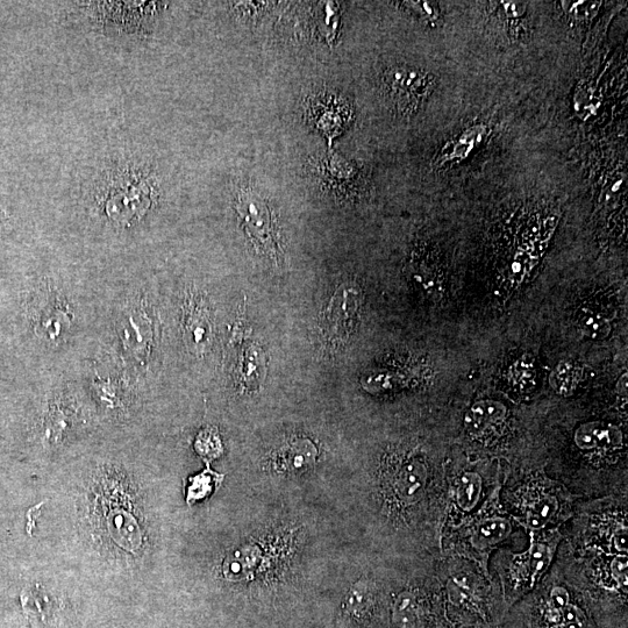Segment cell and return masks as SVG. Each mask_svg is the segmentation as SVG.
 <instances>
[{"instance_id": "cell-3", "label": "cell", "mask_w": 628, "mask_h": 628, "mask_svg": "<svg viewBox=\"0 0 628 628\" xmlns=\"http://www.w3.org/2000/svg\"><path fill=\"white\" fill-rule=\"evenodd\" d=\"M531 546L525 553L512 555L509 567L502 580V596L508 609L537 588L554 560L556 548L561 540L560 532L531 534Z\"/></svg>"}, {"instance_id": "cell-6", "label": "cell", "mask_w": 628, "mask_h": 628, "mask_svg": "<svg viewBox=\"0 0 628 628\" xmlns=\"http://www.w3.org/2000/svg\"><path fill=\"white\" fill-rule=\"evenodd\" d=\"M382 82L385 95L403 116L417 113L437 87V78L433 74L409 66L385 70Z\"/></svg>"}, {"instance_id": "cell-7", "label": "cell", "mask_w": 628, "mask_h": 628, "mask_svg": "<svg viewBox=\"0 0 628 628\" xmlns=\"http://www.w3.org/2000/svg\"><path fill=\"white\" fill-rule=\"evenodd\" d=\"M574 444L594 474L604 475L605 467H612L623 455L625 440L617 426L596 420L577 427Z\"/></svg>"}, {"instance_id": "cell-11", "label": "cell", "mask_w": 628, "mask_h": 628, "mask_svg": "<svg viewBox=\"0 0 628 628\" xmlns=\"http://www.w3.org/2000/svg\"><path fill=\"white\" fill-rule=\"evenodd\" d=\"M512 518L492 515L474 520L467 530V542L477 560L487 558L494 548L512 534Z\"/></svg>"}, {"instance_id": "cell-22", "label": "cell", "mask_w": 628, "mask_h": 628, "mask_svg": "<svg viewBox=\"0 0 628 628\" xmlns=\"http://www.w3.org/2000/svg\"><path fill=\"white\" fill-rule=\"evenodd\" d=\"M509 382L522 391L530 390L535 384V370L530 359H519L509 368Z\"/></svg>"}, {"instance_id": "cell-10", "label": "cell", "mask_w": 628, "mask_h": 628, "mask_svg": "<svg viewBox=\"0 0 628 628\" xmlns=\"http://www.w3.org/2000/svg\"><path fill=\"white\" fill-rule=\"evenodd\" d=\"M185 344L196 354H204L211 346L212 317L208 303L202 296L188 294L182 314Z\"/></svg>"}, {"instance_id": "cell-5", "label": "cell", "mask_w": 628, "mask_h": 628, "mask_svg": "<svg viewBox=\"0 0 628 628\" xmlns=\"http://www.w3.org/2000/svg\"><path fill=\"white\" fill-rule=\"evenodd\" d=\"M235 208H237L241 226L245 228L252 244L262 254L267 255L270 261L280 262L282 251L276 221L266 197L251 185H242L238 191Z\"/></svg>"}, {"instance_id": "cell-25", "label": "cell", "mask_w": 628, "mask_h": 628, "mask_svg": "<svg viewBox=\"0 0 628 628\" xmlns=\"http://www.w3.org/2000/svg\"><path fill=\"white\" fill-rule=\"evenodd\" d=\"M195 447L198 454H201L206 461L218 458L223 452L219 435L214 428H208L199 433Z\"/></svg>"}, {"instance_id": "cell-18", "label": "cell", "mask_w": 628, "mask_h": 628, "mask_svg": "<svg viewBox=\"0 0 628 628\" xmlns=\"http://www.w3.org/2000/svg\"><path fill=\"white\" fill-rule=\"evenodd\" d=\"M317 448L308 439H296L284 446L277 456V462L287 470L308 468L316 461Z\"/></svg>"}, {"instance_id": "cell-14", "label": "cell", "mask_w": 628, "mask_h": 628, "mask_svg": "<svg viewBox=\"0 0 628 628\" xmlns=\"http://www.w3.org/2000/svg\"><path fill=\"white\" fill-rule=\"evenodd\" d=\"M311 116L314 125H316L331 142L351 123L352 111L341 99L324 95L313 99Z\"/></svg>"}, {"instance_id": "cell-27", "label": "cell", "mask_w": 628, "mask_h": 628, "mask_svg": "<svg viewBox=\"0 0 628 628\" xmlns=\"http://www.w3.org/2000/svg\"><path fill=\"white\" fill-rule=\"evenodd\" d=\"M259 349H254V352L247 353L246 358L242 361L241 376L244 377L246 382H258L260 377V368L263 366L261 361V353Z\"/></svg>"}, {"instance_id": "cell-13", "label": "cell", "mask_w": 628, "mask_h": 628, "mask_svg": "<svg viewBox=\"0 0 628 628\" xmlns=\"http://www.w3.org/2000/svg\"><path fill=\"white\" fill-rule=\"evenodd\" d=\"M492 496L494 495H485L483 478L480 474L476 473V471H462V473H456L454 476H451L448 513L456 510L459 513L469 515V513L474 512L482 502H488L487 498Z\"/></svg>"}, {"instance_id": "cell-4", "label": "cell", "mask_w": 628, "mask_h": 628, "mask_svg": "<svg viewBox=\"0 0 628 628\" xmlns=\"http://www.w3.org/2000/svg\"><path fill=\"white\" fill-rule=\"evenodd\" d=\"M68 295L52 284H41L30 304V320L38 339L49 347L69 341L76 314Z\"/></svg>"}, {"instance_id": "cell-24", "label": "cell", "mask_w": 628, "mask_h": 628, "mask_svg": "<svg viewBox=\"0 0 628 628\" xmlns=\"http://www.w3.org/2000/svg\"><path fill=\"white\" fill-rule=\"evenodd\" d=\"M223 476H218L210 469L205 470L204 473L196 477L191 478L192 484L188 489V502H197L199 499H203L213 490V483L220 482Z\"/></svg>"}, {"instance_id": "cell-17", "label": "cell", "mask_w": 628, "mask_h": 628, "mask_svg": "<svg viewBox=\"0 0 628 628\" xmlns=\"http://www.w3.org/2000/svg\"><path fill=\"white\" fill-rule=\"evenodd\" d=\"M110 533L114 541L128 551L141 546L140 528L135 519L123 509L113 510L109 516Z\"/></svg>"}, {"instance_id": "cell-15", "label": "cell", "mask_w": 628, "mask_h": 628, "mask_svg": "<svg viewBox=\"0 0 628 628\" xmlns=\"http://www.w3.org/2000/svg\"><path fill=\"white\" fill-rule=\"evenodd\" d=\"M612 317V310L602 294L585 299L576 311L577 326L587 337L596 340L609 337Z\"/></svg>"}, {"instance_id": "cell-8", "label": "cell", "mask_w": 628, "mask_h": 628, "mask_svg": "<svg viewBox=\"0 0 628 628\" xmlns=\"http://www.w3.org/2000/svg\"><path fill=\"white\" fill-rule=\"evenodd\" d=\"M361 299V291L355 284H342L335 291L321 319L325 338L331 345H345L351 338L359 318Z\"/></svg>"}, {"instance_id": "cell-23", "label": "cell", "mask_w": 628, "mask_h": 628, "mask_svg": "<svg viewBox=\"0 0 628 628\" xmlns=\"http://www.w3.org/2000/svg\"><path fill=\"white\" fill-rule=\"evenodd\" d=\"M602 2H588V0H578V2H560L561 9L567 14L570 19L578 21V23H584V21H590L597 16L599 10H601Z\"/></svg>"}, {"instance_id": "cell-1", "label": "cell", "mask_w": 628, "mask_h": 628, "mask_svg": "<svg viewBox=\"0 0 628 628\" xmlns=\"http://www.w3.org/2000/svg\"><path fill=\"white\" fill-rule=\"evenodd\" d=\"M159 180L151 166L134 159L112 160L92 188L95 216L114 232L133 231L156 210Z\"/></svg>"}, {"instance_id": "cell-21", "label": "cell", "mask_w": 628, "mask_h": 628, "mask_svg": "<svg viewBox=\"0 0 628 628\" xmlns=\"http://www.w3.org/2000/svg\"><path fill=\"white\" fill-rule=\"evenodd\" d=\"M584 380V369L573 362H561L554 370L551 384L562 396L572 395Z\"/></svg>"}, {"instance_id": "cell-28", "label": "cell", "mask_w": 628, "mask_h": 628, "mask_svg": "<svg viewBox=\"0 0 628 628\" xmlns=\"http://www.w3.org/2000/svg\"><path fill=\"white\" fill-rule=\"evenodd\" d=\"M453 628H527L525 618L522 610L519 609L518 605L513 606L510 610L509 615L503 620L501 624L485 626H454Z\"/></svg>"}, {"instance_id": "cell-20", "label": "cell", "mask_w": 628, "mask_h": 628, "mask_svg": "<svg viewBox=\"0 0 628 628\" xmlns=\"http://www.w3.org/2000/svg\"><path fill=\"white\" fill-rule=\"evenodd\" d=\"M413 281L418 284L426 296L439 298L444 292V274L437 262H423L421 266H416L412 273Z\"/></svg>"}, {"instance_id": "cell-2", "label": "cell", "mask_w": 628, "mask_h": 628, "mask_svg": "<svg viewBox=\"0 0 628 628\" xmlns=\"http://www.w3.org/2000/svg\"><path fill=\"white\" fill-rule=\"evenodd\" d=\"M112 333L119 365L131 376L145 374L155 356L159 325L144 292L128 299L120 309Z\"/></svg>"}, {"instance_id": "cell-26", "label": "cell", "mask_w": 628, "mask_h": 628, "mask_svg": "<svg viewBox=\"0 0 628 628\" xmlns=\"http://www.w3.org/2000/svg\"><path fill=\"white\" fill-rule=\"evenodd\" d=\"M409 11L426 24H437L440 17V7L437 3L432 2H409L406 3Z\"/></svg>"}, {"instance_id": "cell-19", "label": "cell", "mask_w": 628, "mask_h": 628, "mask_svg": "<svg viewBox=\"0 0 628 628\" xmlns=\"http://www.w3.org/2000/svg\"><path fill=\"white\" fill-rule=\"evenodd\" d=\"M376 604V590L373 584L361 581L349 591L346 608L353 616L366 618L373 613Z\"/></svg>"}, {"instance_id": "cell-9", "label": "cell", "mask_w": 628, "mask_h": 628, "mask_svg": "<svg viewBox=\"0 0 628 628\" xmlns=\"http://www.w3.org/2000/svg\"><path fill=\"white\" fill-rule=\"evenodd\" d=\"M509 425V411L501 402H476L467 411L463 428L467 437L485 447L495 445Z\"/></svg>"}, {"instance_id": "cell-16", "label": "cell", "mask_w": 628, "mask_h": 628, "mask_svg": "<svg viewBox=\"0 0 628 628\" xmlns=\"http://www.w3.org/2000/svg\"><path fill=\"white\" fill-rule=\"evenodd\" d=\"M318 175L327 188L347 192L359 181V171L337 154H330L317 163Z\"/></svg>"}, {"instance_id": "cell-12", "label": "cell", "mask_w": 628, "mask_h": 628, "mask_svg": "<svg viewBox=\"0 0 628 628\" xmlns=\"http://www.w3.org/2000/svg\"><path fill=\"white\" fill-rule=\"evenodd\" d=\"M535 494H530L526 488H523L526 495L523 496L526 502L520 506L519 510L513 513V517H517L520 523H523L528 530L535 532L546 530V528L559 522L560 518V502L558 497L549 494L545 488L540 485H532Z\"/></svg>"}]
</instances>
